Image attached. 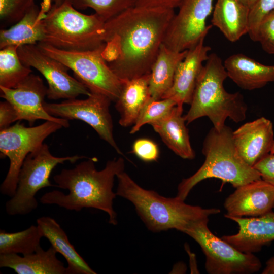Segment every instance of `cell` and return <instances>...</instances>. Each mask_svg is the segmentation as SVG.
Listing matches in <instances>:
<instances>
[{"label": "cell", "mask_w": 274, "mask_h": 274, "mask_svg": "<svg viewBox=\"0 0 274 274\" xmlns=\"http://www.w3.org/2000/svg\"><path fill=\"white\" fill-rule=\"evenodd\" d=\"M175 9L130 8L105 22L102 56L123 81L149 74Z\"/></svg>", "instance_id": "1"}, {"label": "cell", "mask_w": 274, "mask_h": 274, "mask_svg": "<svg viewBox=\"0 0 274 274\" xmlns=\"http://www.w3.org/2000/svg\"><path fill=\"white\" fill-rule=\"evenodd\" d=\"M95 158H88L72 169H63L53 177L57 187L66 189L65 194L58 190L44 194L40 199L44 204H56L68 210L80 211L83 208H94L109 215V223L116 225L117 215L113 208L117 196L113 191L117 175L124 171L123 158L107 161L104 168L96 169Z\"/></svg>", "instance_id": "2"}, {"label": "cell", "mask_w": 274, "mask_h": 274, "mask_svg": "<svg viewBox=\"0 0 274 274\" xmlns=\"http://www.w3.org/2000/svg\"><path fill=\"white\" fill-rule=\"evenodd\" d=\"M116 195L134 206L147 228L158 232L175 229L183 232L191 223L218 214L217 208L189 205L176 196L167 198L139 185L124 171L118 174Z\"/></svg>", "instance_id": "3"}, {"label": "cell", "mask_w": 274, "mask_h": 274, "mask_svg": "<svg viewBox=\"0 0 274 274\" xmlns=\"http://www.w3.org/2000/svg\"><path fill=\"white\" fill-rule=\"evenodd\" d=\"M227 78L221 58L215 53L209 54L198 76L190 107L184 116L187 124L207 117L220 131L227 118L236 123L246 119L248 108L244 97L239 92L226 91L224 82Z\"/></svg>", "instance_id": "4"}, {"label": "cell", "mask_w": 274, "mask_h": 274, "mask_svg": "<svg viewBox=\"0 0 274 274\" xmlns=\"http://www.w3.org/2000/svg\"><path fill=\"white\" fill-rule=\"evenodd\" d=\"M233 130L226 125L220 131L214 127L207 134L202 148L205 160L192 176L184 179L178 186L177 197L184 200L192 188L201 181L217 178L234 188L262 179L259 173L246 163L235 148Z\"/></svg>", "instance_id": "5"}, {"label": "cell", "mask_w": 274, "mask_h": 274, "mask_svg": "<svg viewBox=\"0 0 274 274\" xmlns=\"http://www.w3.org/2000/svg\"><path fill=\"white\" fill-rule=\"evenodd\" d=\"M43 42L66 50L83 51L105 44V21L97 14H83L67 0L52 5L43 20Z\"/></svg>", "instance_id": "6"}, {"label": "cell", "mask_w": 274, "mask_h": 274, "mask_svg": "<svg viewBox=\"0 0 274 274\" xmlns=\"http://www.w3.org/2000/svg\"><path fill=\"white\" fill-rule=\"evenodd\" d=\"M45 54L63 64L91 93L104 95L116 101L124 81L110 68L102 56L105 44L93 50H66L45 43L37 44Z\"/></svg>", "instance_id": "7"}, {"label": "cell", "mask_w": 274, "mask_h": 274, "mask_svg": "<svg viewBox=\"0 0 274 274\" xmlns=\"http://www.w3.org/2000/svg\"><path fill=\"white\" fill-rule=\"evenodd\" d=\"M86 157L77 155L61 157L54 156L45 143L29 153L20 169L15 193L6 203L7 213L14 216L31 213L38 206L35 197L37 193L45 187H57L49 180L53 169L59 164L66 161L74 163Z\"/></svg>", "instance_id": "8"}, {"label": "cell", "mask_w": 274, "mask_h": 274, "mask_svg": "<svg viewBox=\"0 0 274 274\" xmlns=\"http://www.w3.org/2000/svg\"><path fill=\"white\" fill-rule=\"evenodd\" d=\"M209 218L196 221L183 231L200 246L206 257L205 269L209 274H250L261 268L254 254L243 253L209 229Z\"/></svg>", "instance_id": "9"}, {"label": "cell", "mask_w": 274, "mask_h": 274, "mask_svg": "<svg viewBox=\"0 0 274 274\" xmlns=\"http://www.w3.org/2000/svg\"><path fill=\"white\" fill-rule=\"evenodd\" d=\"M63 127L55 122L26 127L19 122L0 131L1 157L10 161L7 175L0 186L2 194L12 197L15 193L19 174L27 155L37 149L52 133Z\"/></svg>", "instance_id": "10"}, {"label": "cell", "mask_w": 274, "mask_h": 274, "mask_svg": "<svg viewBox=\"0 0 274 274\" xmlns=\"http://www.w3.org/2000/svg\"><path fill=\"white\" fill-rule=\"evenodd\" d=\"M111 101L104 95L91 92L85 99H69L60 103L44 101L43 107L54 117L85 122L119 154L123 155L113 135V124L109 110Z\"/></svg>", "instance_id": "11"}, {"label": "cell", "mask_w": 274, "mask_h": 274, "mask_svg": "<svg viewBox=\"0 0 274 274\" xmlns=\"http://www.w3.org/2000/svg\"><path fill=\"white\" fill-rule=\"evenodd\" d=\"M214 0H182L166 31L163 44L177 52L187 50L206 37L212 25L206 21Z\"/></svg>", "instance_id": "12"}, {"label": "cell", "mask_w": 274, "mask_h": 274, "mask_svg": "<svg viewBox=\"0 0 274 274\" xmlns=\"http://www.w3.org/2000/svg\"><path fill=\"white\" fill-rule=\"evenodd\" d=\"M18 53L25 65L35 68L45 78L48 85V99H69L91 94L84 85L68 74L66 66L45 54L37 45L21 46Z\"/></svg>", "instance_id": "13"}, {"label": "cell", "mask_w": 274, "mask_h": 274, "mask_svg": "<svg viewBox=\"0 0 274 274\" xmlns=\"http://www.w3.org/2000/svg\"><path fill=\"white\" fill-rule=\"evenodd\" d=\"M47 90L42 79L32 73L14 88L0 86L1 97L12 105L18 121L26 120L32 126L37 120L42 119L68 127V120L51 116L44 109L43 104Z\"/></svg>", "instance_id": "14"}, {"label": "cell", "mask_w": 274, "mask_h": 274, "mask_svg": "<svg viewBox=\"0 0 274 274\" xmlns=\"http://www.w3.org/2000/svg\"><path fill=\"white\" fill-rule=\"evenodd\" d=\"M232 139L238 155L253 167L270 153L274 143L272 123L264 117L246 122L233 131Z\"/></svg>", "instance_id": "15"}, {"label": "cell", "mask_w": 274, "mask_h": 274, "mask_svg": "<svg viewBox=\"0 0 274 274\" xmlns=\"http://www.w3.org/2000/svg\"><path fill=\"white\" fill-rule=\"evenodd\" d=\"M227 214L237 217H258L273 209L274 185L262 179L236 188L225 199Z\"/></svg>", "instance_id": "16"}, {"label": "cell", "mask_w": 274, "mask_h": 274, "mask_svg": "<svg viewBox=\"0 0 274 274\" xmlns=\"http://www.w3.org/2000/svg\"><path fill=\"white\" fill-rule=\"evenodd\" d=\"M205 38H201L187 50L185 57L177 67L172 86L162 98L173 99L177 105L190 104L203 63L208 60L211 50L209 46L204 44Z\"/></svg>", "instance_id": "17"}, {"label": "cell", "mask_w": 274, "mask_h": 274, "mask_svg": "<svg viewBox=\"0 0 274 274\" xmlns=\"http://www.w3.org/2000/svg\"><path fill=\"white\" fill-rule=\"evenodd\" d=\"M224 216L235 222L238 230L235 234L223 235L221 238L243 253L258 252L263 246L274 241V212L272 211L258 217Z\"/></svg>", "instance_id": "18"}, {"label": "cell", "mask_w": 274, "mask_h": 274, "mask_svg": "<svg viewBox=\"0 0 274 274\" xmlns=\"http://www.w3.org/2000/svg\"><path fill=\"white\" fill-rule=\"evenodd\" d=\"M224 65L228 77L243 89H260L274 82V65L263 64L244 54L230 55Z\"/></svg>", "instance_id": "19"}, {"label": "cell", "mask_w": 274, "mask_h": 274, "mask_svg": "<svg viewBox=\"0 0 274 274\" xmlns=\"http://www.w3.org/2000/svg\"><path fill=\"white\" fill-rule=\"evenodd\" d=\"M51 246L44 250L41 246L33 253L0 254V267L10 268L18 274H66V267Z\"/></svg>", "instance_id": "20"}, {"label": "cell", "mask_w": 274, "mask_h": 274, "mask_svg": "<svg viewBox=\"0 0 274 274\" xmlns=\"http://www.w3.org/2000/svg\"><path fill=\"white\" fill-rule=\"evenodd\" d=\"M47 13L41 6L33 5L18 22L9 28L1 30L0 48L43 42L45 31L43 20Z\"/></svg>", "instance_id": "21"}, {"label": "cell", "mask_w": 274, "mask_h": 274, "mask_svg": "<svg viewBox=\"0 0 274 274\" xmlns=\"http://www.w3.org/2000/svg\"><path fill=\"white\" fill-rule=\"evenodd\" d=\"M183 106L177 105L167 116L151 126L169 149L183 159L191 160L195 153L182 115Z\"/></svg>", "instance_id": "22"}, {"label": "cell", "mask_w": 274, "mask_h": 274, "mask_svg": "<svg viewBox=\"0 0 274 274\" xmlns=\"http://www.w3.org/2000/svg\"><path fill=\"white\" fill-rule=\"evenodd\" d=\"M250 9L239 0H217L211 22L231 42L248 34Z\"/></svg>", "instance_id": "23"}, {"label": "cell", "mask_w": 274, "mask_h": 274, "mask_svg": "<svg viewBox=\"0 0 274 274\" xmlns=\"http://www.w3.org/2000/svg\"><path fill=\"white\" fill-rule=\"evenodd\" d=\"M37 226L57 253L65 259L66 274H96L75 250L60 225L53 218L43 216L37 220Z\"/></svg>", "instance_id": "24"}, {"label": "cell", "mask_w": 274, "mask_h": 274, "mask_svg": "<svg viewBox=\"0 0 274 274\" xmlns=\"http://www.w3.org/2000/svg\"><path fill=\"white\" fill-rule=\"evenodd\" d=\"M150 73L124 83L115 108L120 114L119 124L123 127L133 125L151 96L149 82Z\"/></svg>", "instance_id": "25"}, {"label": "cell", "mask_w": 274, "mask_h": 274, "mask_svg": "<svg viewBox=\"0 0 274 274\" xmlns=\"http://www.w3.org/2000/svg\"><path fill=\"white\" fill-rule=\"evenodd\" d=\"M187 52L173 51L161 45L150 73L149 88L152 99H162L171 88L177 67Z\"/></svg>", "instance_id": "26"}, {"label": "cell", "mask_w": 274, "mask_h": 274, "mask_svg": "<svg viewBox=\"0 0 274 274\" xmlns=\"http://www.w3.org/2000/svg\"><path fill=\"white\" fill-rule=\"evenodd\" d=\"M37 225L16 232L0 230V254H21L27 255L35 252L40 246L43 237Z\"/></svg>", "instance_id": "27"}, {"label": "cell", "mask_w": 274, "mask_h": 274, "mask_svg": "<svg viewBox=\"0 0 274 274\" xmlns=\"http://www.w3.org/2000/svg\"><path fill=\"white\" fill-rule=\"evenodd\" d=\"M18 48L10 46L1 49L0 86L14 88L32 73L31 67L20 60Z\"/></svg>", "instance_id": "28"}, {"label": "cell", "mask_w": 274, "mask_h": 274, "mask_svg": "<svg viewBox=\"0 0 274 274\" xmlns=\"http://www.w3.org/2000/svg\"><path fill=\"white\" fill-rule=\"evenodd\" d=\"M77 9H92L105 22L135 6L136 0H67Z\"/></svg>", "instance_id": "29"}, {"label": "cell", "mask_w": 274, "mask_h": 274, "mask_svg": "<svg viewBox=\"0 0 274 274\" xmlns=\"http://www.w3.org/2000/svg\"><path fill=\"white\" fill-rule=\"evenodd\" d=\"M177 105L176 101L172 98L155 100L151 97L140 112L130 133H135L145 124L151 125L162 119Z\"/></svg>", "instance_id": "30"}, {"label": "cell", "mask_w": 274, "mask_h": 274, "mask_svg": "<svg viewBox=\"0 0 274 274\" xmlns=\"http://www.w3.org/2000/svg\"><path fill=\"white\" fill-rule=\"evenodd\" d=\"M35 0H0V19L6 23H16L35 4Z\"/></svg>", "instance_id": "31"}, {"label": "cell", "mask_w": 274, "mask_h": 274, "mask_svg": "<svg viewBox=\"0 0 274 274\" xmlns=\"http://www.w3.org/2000/svg\"><path fill=\"white\" fill-rule=\"evenodd\" d=\"M274 10V0H258L250 9L248 35L254 42L257 41L258 29L261 21Z\"/></svg>", "instance_id": "32"}, {"label": "cell", "mask_w": 274, "mask_h": 274, "mask_svg": "<svg viewBox=\"0 0 274 274\" xmlns=\"http://www.w3.org/2000/svg\"><path fill=\"white\" fill-rule=\"evenodd\" d=\"M262 49L274 55V10L266 16L259 24L257 41Z\"/></svg>", "instance_id": "33"}, {"label": "cell", "mask_w": 274, "mask_h": 274, "mask_svg": "<svg viewBox=\"0 0 274 274\" xmlns=\"http://www.w3.org/2000/svg\"><path fill=\"white\" fill-rule=\"evenodd\" d=\"M132 152L140 159L146 162L156 161L159 156L157 144L147 138L135 140L132 145Z\"/></svg>", "instance_id": "34"}, {"label": "cell", "mask_w": 274, "mask_h": 274, "mask_svg": "<svg viewBox=\"0 0 274 274\" xmlns=\"http://www.w3.org/2000/svg\"><path fill=\"white\" fill-rule=\"evenodd\" d=\"M253 167L259 173L262 180L274 185V153H269Z\"/></svg>", "instance_id": "35"}, {"label": "cell", "mask_w": 274, "mask_h": 274, "mask_svg": "<svg viewBox=\"0 0 274 274\" xmlns=\"http://www.w3.org/2000/svg\"><path fill=\"white\" fill-rule=\"evenodd\" d=\"M18 121L16 112L11 104L7 100L0 102V130L10 126Z\"/></svg>", "instance_id": "36"}, {"label": "cell", "mask_w": 274, "mask_h": 274, "mask_svg": "<svg viewBox=\"0 0 274 274\" xmlns=\"http://www.w3.org/2000/svg\"><path fill=\"white\" fill-rule=\"evenodd\" d=\"M182 0H136L134 7L145 8L175 9Z\"/></svg>", "instance_id": "37"}, {"label": "cell", "mask_w": 274, "mask_h": 274, "mask_svg": "<svg viewBox=\"0 0 274 274\" xmlns=\"http://www.w3.org/2000/svg\"><path fill=\"white\" fill-rule=\"evenodd\" d=\"M64 1V0H43L41 6L48 12L52 5H59Z\"/></svg>", "instance_id": "38"}, {"label": "cell", "mask_w": 274, "mask_h": 274, "mask_svg": "<svg viewBox=\"0 0 274 274\" xmlns=\"http://www.w3.org/2000/svg\"><path fill=\"white\" fill-rule=\"evenodd\" d=\"M262 274H274V256L266 262V266L262 272Z\"/></svg>", "instance_id": "39"}, {"label": "cell", "mask_w": 274, "mask_h": 274, "mask_svg": "<svg viewBox=\"0 0 274 274\" xmlns=\"http://www.w3.org/2000/svg\"><path fill=\"white\" fill-rule=\"evenodd\" d=\"M243 4L248 7L250 9L254 6L258 0H239Z\"/></svg>", "instance_id": "40"}, {"label": "cell", "mask_w": 274, "mask_h": 274, "mask_svg": "<svg viewBox=\"0 0 274 274\" xmlns=\"http://www.w3.org/2000/svg\"><path fill=\"white\" fill-rule=\"evenodd\" d=\"M270 153H274V143Z\"/></svg>", "instance_id": "41"}, {"label": "cell", "mask_w": 274, "mask_h": 274, "mask_svg": "<svg viewBox=\"0 0 274 274\" xmlns=\"http://www.w3.org/2000/svg\"><path fill=\"white\" fill-rule=\"evenodd\" d=\"M273 209H274V206H273Z\"/></svg>", "instance_id": "42"}]
</instances>
